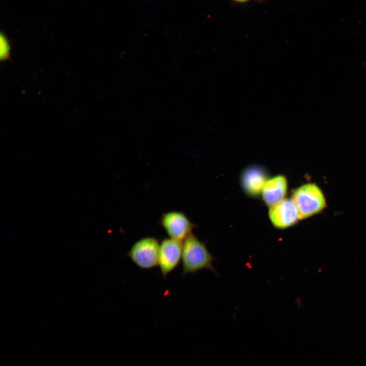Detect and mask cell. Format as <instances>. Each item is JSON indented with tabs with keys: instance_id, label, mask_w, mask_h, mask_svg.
Returning a JSON list of instances; mask_svg holds the SVG:
<instances>
[{
	"instance_id": "6da1fadb",
	"label": "cell",
	"mask_w": 366,
	"mask_h": 366,
	"mask_svg": "<svg viewBox=\"0 0 366 366\" xmlns=\"http://www.w3.org/2000/svg\"><path fill=\"white\" fill-rule=\"evenodd\" d=\"M215 260L205 243L192 233L183 241L181 257L183 276L203 269H209L215 272L212 265Z\"/></svg>"
},
{
	"instance_id": "7a4b0ae2",
	"label": "cell",
	"mask_w": 366,
	"mask_h": 366,
	"mask_svg": "<svg viewBox=\"0 0 366 366\" xmlns=\"http://www.w3.org/2000/svg\"><path fill=\"white\" fill-rule=\"evenodd\" d=\"M291 199L297 207L300 220L317 215L327 207L323 192L313 182L303 184L294 190Z\"/></svg>"
},
{
	"instance_id": "3957f363",
	"label": "cell",
	"mask_w": 366,
	"mask_h": 366,
	"mask_svg": "<svg viewBox=\"0 0 366 366\" xmlns=\"http://www.w3.org/2000/svg\"><path fill=\"white\" fill-rule=\"evenodd\" d=\"M160 245L153 237H145L136 241L127 256L138 267L150 269L158 265Z\"/></svg>"
},
{
	"instance_id": "277c9868",
	"label": "cell",
	"mask_w": 366,
	"mask_h": 366,
	"mask_svg": "<svg viewBox=\"0 0 366 366\" xmlns=\"http://www.w3.org/2000/svg\"><path fill=\"white\" fill-rule=\"evenodd\" d=\"M183 242L171 238L164 239L159 249V263L164 278L175 269L181 260Z\"/></svg>"
},
{
	"instance_id": "5b68a950",
	"label": "cell",
	"mask_w": 366,
	"mask_h": 366,
	"mask_svg": "<svg viewBox=\"0 0 366 366\" xmlns=\"http://www.w3.org/2000/svg\"><path fill=\"white\" fill-rule=\"evenodd\" d=\"M268 215L273 226L281 229L290 227L300 220L297 207L291 199L284 198L270 207Z\"/></svg>"
},
{
	"instance_id": "8992f818",
	"label": "cell",
	"mask_w": 366,
	"mask_h": 366,
	"mask_svg": "<svg viewBox=\"0 0 366 366\" xmlns=\"http://www.w3.org/2000/svg\"><path fill=\"white\" fill-rule=\"evenodd\" d=\"M161 224L170 238L184 241L192 233L194 225L188 217L179 211H170L164 214Z\"/></svg>"
},
{
	"instance_id": "52a82bcc",
	"label": "cell",
	"mask_w": 366,
	"mask_h": 366,
	"mask_svg": "<svg viewBox=\"0 0 366 366\" xmlns=\"http://www.w3.org/2000/svg\"><path fill=\"white\" fill-rule=\"evenodd\" d=\"M268 180V174L264 168L252 165L245 169L240 182L245 192L251 197L259 196Z\"/></svg>"
},
{
	"instance_id": "ba28073f",
	"label": "cell",
	"mask_w": 366,
	"mask_h": 366,
	"mask_svg": "<svg viewBox=\"0 0 366 366\" xmlns=\"http://www.w3.org/2000/svg\"><path fill=\"white\" fill-rule=\"evenodd\" d=\"M287 180L282 175L275 176L267 180L262 191L263 200L271 207L284 199L287 191Z\"/></svg>"
},
{
	"instance_id": "9c48e42d",
	"label": "cell",
	"mask_w": 366,
	"mask_h": 366,
	"mask_svg": "<svg viewBox=\"0 0 366 366\" xmlns=\"http://www.w3.org/2000/svg\"><path fill=\"white\" fill-rule=\"evenodd\" d=\"M1 57L3 59H6L8 57L9 53V45L8 41L6 38L3 36H1Z\"/></svg>"
},
{
	"instance_id": "30bf717a",
	"label": "cell",
	"mask_w": 366,
	"mask_h": 366,
	"mask_svg": "<svg viewBox=\"0 0 366 366\" xmlns=\"http://www.w3.org/2000/svg\"><path fill=\"white\" fill-rule=\"evenodd\" d=\"M234 1H236V2H240V3H241V2H245L248 1H249V0H234Z\"/></svg>"
}]
</instances>
